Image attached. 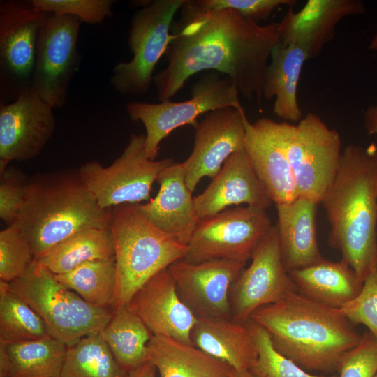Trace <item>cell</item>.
<instances>
[{"mask_svg":"<svg viewBox=\"0 0 377 377\" xmlns=\"http://www.w3.org/2000/svg\"><path fill=\"white\" fill-rule=\"evenodd\" d=\"M272 202L244 149L231 155L207 188L194 197L199 221L232 205L246 204L267 209Z\"/></svg>","mask_w":377,"mask_h":377,"instance_id":"obj_21","label":"cell"},{"mask_svg":"<svg viewBox=\"0 0 377 377\" xmlns=\"http://www.w3.org/2000/svg\"><path fill=\"white\" fill-rule=\"evenodd\" d=\"M185 1H148L133 14L128 38L133 57L116 64L110 79L117 91L131 96L149 91L155 67L170 43L172 20Z\"/></svg>","mask_w":377,"mask_h":377,"instance_id":"obj_8","label":"cell"},{"mask_svg":"<svg viewBox=\"0 0 377 377\" xmlns=\"http://www.w3.org/2000/svg\"><path fill=\"white\" fill-rule=\"evenodd\" d=\"M80 24L75 16L50 13L40 36L32 87L54 108L65 105L81 64Z\"/></svg>","mask_w":377,"mask_h":377,"instance_id":"obj_13","label":"cell"},{"mask_svg":"<svg viewBox=\"0 0 377 377\" xmlns=\"http://www.w3.org/2000/svg\"><path fill=\"white\" fill-rule=\"evenodd\" d=\"M156 369L149 362H146L140 367L130 371L127 377H156Z\"/></svg>","mask_w":377,"mask_h":377,"instance_id":"obj_42","label":"cell"},{"mask_svg":"<svg viewBox=\"0 0 377 377\" xmlns=\"http://www.w3.org/2000/svg\"><path fill=\"white\" fill-rule=\"evenodd\" d=\"M38 11L77 17L81 22L98 24L113 16V0H31Z\"/></svg>","mask_w":377,"mask_h":377,"instance_id":"obj_37","label":"cell"},{"mask_svg":"<svg viewBox=\"0 0 377 377\" xmlns=\"http://www.w3.org/2000/svg\"><path fill=\"white\" fill-rule=\"evenodd\" d=\"M8 287L39 314L50 336L66 346L101 332L112 315V308L88 303L36 260Z\"/></svg>","mask_w":377,"mask_h":377,"instance_id":"obj_6","label":"cell"},{"mask_svg":"<svg viewBox=\"0 0 377 377\" xmlns=\"http://www.w3.org/2000/svg\"><path fill=\"white\" fill-rule=\"evenodd\" d=\"M0 176V217L10 226L18 218L25 200L29 180L21 171L13 167H8Z\"/></svg>","mask_w":377,"mask_h":377,"instance_id":"obj_40","label":"cell"},{"mask_svg":"<svg viewBox=\"0 0 377 377\" xmlns=\"http://www.w3.org/2000/svg\"><path fill=\"white\" fill-rule=\"evenodd\" d=\"M369 50H377V34L374 36L369 46Z\"/></svg>","mask_w":377,"mask_h":377,"instance_id":"obj_44","label":"cell"},{"mask_svg":"<svg viewBox=\"0 0 377 377\" xmlns=\"http://www.w3.org/2000/svg\"><path fill=\"white\" fill-rule=\"evenodd\" d=\"M365 11L360 0H309L300 10L294 12L290 7L286 13L279 22V42L297 45L309 60L313 59L334 38L336 26L343 18Z\"/></svg>","mask_w":377,"mask_h":377,"instance_id":"obj_20","label":"cell"},{"mask_svg":"<svg viewBox=\"0 0 377 377\" xmlns=\"http://www.w3.org/2000/svg\"><path fill=\"white\" fill-rule=\"evenodd\" d=\"M364 126L368 135H377V105L369 106L364 112Z\"/></svg>","mask_w":377,"mask_h":377,"instance_id":"obj_41","label":"cell"},{"mask_svg":"<svg viewBox=\"0 0 377 377\" xmlns=\"http://www.w3.org/2000/svg\"><path fill=\"white\" fill-rule=\"evenodd\" d=\"M15 224L38 260L79 230L110 228V213L98 205L77 170H65L38 174L29 180Z\"/></svg>","mask_w":377,"mask_h":377,"instance_id":"obj_4","label":"cell"},{"mask_svg":"<svg viewBox=\"0 0 377 377\" xmlns=\"http://www.w3.org/2000/svg\"><path fill=\"white\" fill-rule=\"evenodd\" d=\"M272 227L266 209L251 205L228 208L199 221L182 260L192 263L218 259L246 263Z\"/></svg>","mask_w":377,"mask_h":377,"instance_id":"obj_10","label":"cell"},{"mask_svg":"<svg viewBox=\"0 0 377 377\" xmlns=\"http://www.w3.org/2000/svg\"><path fill=\"white\" fill-rule=\"evenodd\" d=\"M330 226L328 245L363 283L377 263V145H348L320 202Z\"/></svg>","mask_w":377,"mask_h":377,"instance_id":"obj_2","label":"cell"},{"mask_svg":"<svg viewBox=\"0 0 377 377\" xmlns=\"http://www.w3.org/2000/svg\"><path fill=\"white\" fill-rule=\"evenodd\" d=\"M53 107L31 87L10 103H0V174L13 161L36 157L52 136Z\"/></svg>","mask_w":377,"mask_h":377,"instance_id":"obj_15","label":"cell"},{"mask_svg":"<svg viewBox=\"0 0 377 377\" xmlns=\"http://www.w3.org/2000/svg\"><path fill=\"white\" fill-rule=\"evenodd\" d=\"M246 263L212 260L175 261L168 267L182 300L197 317L231 319L230 290Z\"/></svg>","mask_w":377,"mask_h":377,"instance_id":"obj_17","label":"cell"},{"mask_svg":"<svg viewBox=\"0 0 377 377\" xmlns=\"http://www.w3.org/2000/svg\"><path fill=\"white\" fill-rule=\"evenodd\" d=\"M246 325L257 350V360L250 369L256 377H339L338 375L318 376L309 373L279 353L274 348L269 333L261 325L251 319Z\"/></svg>","mask_w":377,"mask_h":377,"instance_id":"obj_34","label":"cell"},{"mask_svg":"<svg viewBox=\"0 0 377 377\" xmlns=\"http://www.w3.org/2000/svg\"><path fill=\"white\" fill-rule=\"evenodd\" d=\"M101 334L116 361L126 372L147 362V345L152 334L127 304L113 309Z\"/></svg>","mask_w":377,"mask_h":377,"instance_id":"obj_29","label":"cell"},{"mask_svg":"<svg viewBox=\"0 0 377 377\" xmlns=\"http://www.w3.org/2000/svg\"><path fill=\"white\" fill-rule=\"evenodd\" d=\"M109 213L117 270L114 309L127 304L158 272L182 260L188 247L154 226L137 204L114 206Z\"/></svg>","mask_w":377,"mask_h":377,"instance_id":"obj_5","label":"cell"},{"mask_svg":"<svg viewBox=\"0 0 377 377\" xmlns=\"http://www.w3.org/2000/svg\"><path fill=\"white\" fill-rule=\"evenodd\" d=\"M340 310L350 323L364 325L377 339V263L359 294Z\"/></svg>","mask_w":377,"mask_h":377,"instance_id":"obj_38","label":"cell"},{"mask_svg":"<svg viewBox=\"0 0 377 377\" xmlns=\"http://www.w3.org/2000/svg\"><path fill=\"white\" fill-rule=\"evenodd\" d=\"M67 346L50 336L6 343L0 341V377H60Z\"/></svg>","mask_w":377,"mask_h":377,"instance_id":"obj_28","label":"cell"},{"mask_svg":"<svg viewBox=\"0 0 377 377\" xmlns=\"http://www.w3.org/2000/svg\"><path fill=\"white\" fill-rule=\"evenodd\" d=\"M287 149L298 197L320 204L339 165V133L309 112L297 125L291 124Z\"/></svg>","mask_w":377,"mask_h":377,"instance_id":"obj_12","label":"cell"},{"mask_svg":"<svg viewBox=\"0 0 377 377\" xmlns=\"http://www.w3.org/2000/svg\"><path fill=\"white\" fill-rule=\"evenodd\" d=\"M290 126L289 122L268 118L246 122L244 150L276 205L291 202L298 198L287 149Z\"/></svg>","mask_w":377,"mask_h":377,"instance_id":"obj_18","label":"cell"},{"mask_svg":"<svg viewBox=\"0 0 377 377\" xmlns=\"http://www.w3.org/2000/svg\"><path fill=\"white\" fill-rule=\"evenodd\" d=\"M180 10L165 54L167 66L153 78L159 101H171L191 76L210 71L228 77L245 99L260 103L280 23L261 25L232 10Z\"/></svg>","mask_w":377,"mask_h":377,"instance_id":"obj_1","label":"cell"},{"mask_svg":"<svg viewBox=\"0 0 377 377\" xmlns=\"http://www.w3.org/2000/svg\"><path fill=\"white\" fill-rule=\"evenodd\" d=\"M113 258L114 246L110 228H88L67 237L36 260L59 274L88 261Z\"/></svg>","mask_w":377,"mask_h":377,"instance_id":"obj_30","label":"cell"},{"mask_svg":"<svg viewBox=\"0 0 377 377\" xmlns=\"http://www.w3.org/2000/svg\"><path fill=\"white\" fill-rule=\"evenodd\" d=\"M50 13L31 2L0 1L1 98L15 101L33 85L41 32Z\"/></svg>","mask_w":377,"mask_h":377,"instance_id":"obj_11","label":"cell"},{"mask_svg":"<svg viewBox=\"0 0 377 377\" xmlns=\"http://www.w3.org/2000/svg\"><path fill=\"white\" fill-rule=\"evenodd\" d=\"M147 362L160 377H232L235 371L192 343L161 335L149 341Z\"/></svg>","mask_w":377,"mask_h":377,"instance_id":"obj_25","label":"cell"},{"mask_svg":"<svg viewBox=\"0 0 377 377\" xmlns=\"http://www.w3.org/2000/svg\"><path fill=\"white\" fill-rule=\"evenodd\" d=\"M305 52L299 46L283 45L274 47L264 78L263 97L275 98L274 114L286 122H299L302 111L297 101V84L302 69L308 61Z\"/></svg>","mask_w":377,"mask_h":377,"instance_id":"obj_27","label":"cell"},{"mask_svg":"<svg viewBox=\"0 0 377 377\" xmlns=\"http://www.w3.org/2000/svg\"><path fill=\"white\" fill-rule=\"evenodd\" d=\"M193 345L237 371L250 370L258 353L246 323L230 318L198 317L191 334Z\"/></svg>","mask_w":377,"mask_h":377,"instance_id":"obj_24","label":"cell"},{"mask_svg":"<svg viewBox=\"0 0 377 377\" xmlns=\"http://www.w3.org/2000/svg\"><path fill=\"white\" fill-rule=\"evenodd\" d=\"M127 374L99 332L67 346L60 377H127Z\"/></svg>","mask_w":377,"mask_h":377,"instance_id":"obj_32","label":"cell"},{"mask_svg":"<svg viewBox=\"0 0 377 377\" xmlns=\"http://www.w3.org/2000/svg\"><path fill=\"white\" fill-rule=\"evenodd\" d=\"M232 377H256L250 370L235 371Z\"/></svg>","mask_w":377,"mask_h":377,"instance_id":"obj_43","label":"cell"},{"mask_svg":"<svg viewBox=\"0 0 377 377\" xmlns=\"http://www.w3.org/2000/svg\"><path fill=\"white\" fill-rule=\"evenodd\" d=\"M244 110L235 83L227 76L210 71L191 87V98L151 103L131 102L126 106L133 121H141L146 130L145 153L155 160L162 140L174 130L186 124L193 126L198 117L223 108Z\"/></svg>","mask_w":377,"mask_h":377,"instance_id":"obj_7","label":"cell"},{"mask_svg":"<svg viewBox=\"0 0 377 377\" xmlns=\"http://www.w3.org/2000/svg\"><path fill=\"white\" fill-rule=\"evenodd\" d=\"M251 320L269 333L274 348L303 369L337 371L344 355L362 335L342 313L299 292L256 309Z\"/></svg>","mask_w":377,"mask_h":377,"instance_id":"obj_3","label":"cell"},{"mask_svg":"<svg viewBox=\"0 0 377 377\" xmlns=\"http://www.w3.org/2000/svg\"><path fill=\"white\" fill-rule=\"evenodd\" d=\"M39 314L0 281V341L18 343L50 337Z\"/></svg>","mask_w":377,"mask_h":377,"instance_id":"obj_33","label":"cell"},{"mask_svg":"<svg viewBox=\"0 0 377 377\" xmlns=\"http://www.w3.org/2000/svg\"><path fill=\"white\" fill-rule=\"evenodd\" d=\"M156 182L160 187L156 197L147 203L137 204L138 207L157 228L188 245L199 219L182 163L174 162L164 168Z\"/></svg>","mask_w":377,"mask_h":377,"instance_id":"obj_22","label":"cell"},{"mask_svg":"<svg viewBox=\"0 0 377 377\" xmlns=\"http://www.w3.org/2000/svg\"><path fill=\"white\" fill-rule=\"evenodd\" d=\"M127 306L141 318L152 335L192 343L191 334L198 317L182 300L168 268L148 280Z\"/></svg>","mask_w":377,"mask_h":377,"instance_id":"obj_19","label":"cell"},{"mask_svg":"<svg viewBox=\"0 0 377 377\" xmlns=\"http://www.w3.org/2000/svg\"><path fill=\"white\" fill-rule=\"evenodd\" d=\"M55 276L88 303L112 308L117 285L115 258L88 261Z\"/></svg>","mask_w":377,"mask_h":377,"instance_id":"obj_31","label":"cell"},{"mask_svg":"<svg viewBox=\"0 0 377 377\" xmlns=\"http://www.w3.org/2000/svg\"><path fill=\"white\" fill-rule=\"evenodd\" d=\"M145 134H132L121 155L109 166L93 161L77 170L79 176L103 209L138 204L150 198L153 184L172 158L151 160L145 153Z\"/></svg>","mask_w":377,"mask_h":377,"instance_id":"obj_9","label":"cell"},{"mask_svg":"<svg viewBox=\"0 0 377 377\" xmlns=\"http://www.w3.org/2000/svg\"><path fill=\"white\" fill-rule=\"evenodd\" d=\"M296 3V0H186L182 8L192 13L232 10L258 23L268 19L277 8Z\"/></svg>","mask_w":377,"mask_h":377,"instance_id":"obj_36","label":"cell"},{"mask_svg":"<svg viewBox=\"0 0 377 377\" xmlns=\"http://www.w3.org/2000/svg\"><path fill=\"white\" fill-rule=\"evenodd\" d=\"M247 119L244 110L228 107L207 113L196 123L192 152L182 163L191 191L203 177L212 179L231 155L244 149Z\"/></svg>","mask_w":377,"mask_h":377,"instance_id":"obj_16","label":"cell"},{"mask_svg":"<svg viewBox=\"0 0 377 377\" xmlns=\"http://www.w3.org/2000/svg\"><path fill=\"white\" fill-rule=\"evenodd\" d=\"M374 377H377V372H376V374H375Z\"/></svg>","mask_w":377,"mask_h":377,"instance_id":"obj_45","label":"cell"},{"mask_svg":"<svg viewBox=\"0 0 377 377\" xmlns=\"http://www.w3.org/2000/svg\"><path fill=\"white\" fill-rule=\"evenodd\" d=\"M289 274L300 294L333 309H339L355 298L363 284L343 259L333 262L324 258Z\"/></svg>","mask_w":377,"mask_h":377,"instance_id":"obj_26","label":"cell"},{"mask_svg":"<svg viewBox=\"0 0 377 377\" xmlns=\"http://www.w3.org/2000/svg\"><path fill=\"white\" fill-rule=\"evenodd\" d=\"M34 260L30 245L13 223L0 232V281L10 283L20 277Z\"/></svg>","mask_w":377,"mask_h":377,"instance_id":"obj_35","label":"cell"},{"mask_svg":"<svg viewBox=\"0 0 377 377\" xmlns=\"http://www.w3.org/2000/svg\"><path fill=\"white\" fill-rule=\"evenodd\" d=\"M251 259L250 265L242 269L230 290L231 319L242 324L260 307L298 292L283 266L276 226H272Z\"/></svg>","mask_w":377,"mask_h":377,"instance_id":"obj_14","label":"cell"},{"mask_svg":"<svg viewBox=\"0 0 377 377\" xmlns=\"http://www.w3.org/2000/svg\"><path fill=\"white\" fill-rule=\"evenodd\" d=\"M318 205L301 197L291 202L276 205V226L281 258L288 273L324 259L317 240L316 213Z\"/></svg>","mask_w":377,"mask_h":377,"instance_id":"obj_23","label":"cell"},{"mask_svg":"<svg viewBox=\"0 0 377 377\" xmlns=\"http://www.w3.org/2000/svg\"><path fill=\"white\" fill-rule=\"evenodd\" d=\"M337 371L339 377H374L377 372V339L370 332L343 357Z\"/></svg>","mask_w":377,"mask_h":377,"instance_id":"obj_39","label":"cell"}]
</instances>
